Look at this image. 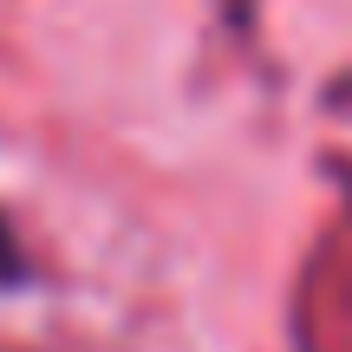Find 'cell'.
I'll return each mask as SVG.
<instances>
[{
	"label": "cell",
	"mask_w": 352,
	"mask_h": 352,
	"mask_svg": "<svg viewBox=\"0 0 352 352\" xmlns=\"http://www.w3.org/2000/svg\"><path fill=\"white\" fill-rule=\"evenodd\" d=\"M7 280H20V248H13L7 222H0V287H7Z\"/></svg>",
	"instance_id": "obj_1"
}]
</instances>
